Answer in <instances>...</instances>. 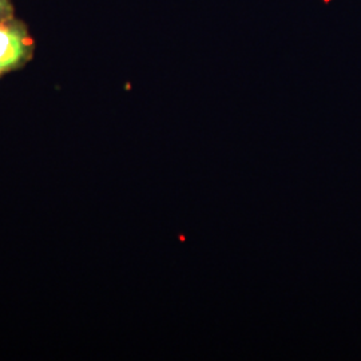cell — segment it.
<instances>
[{
  "instance_id": "cell-1",
  "label": "cell",
  "mask_w": 361,
  "mask_h": 361,
  "mask_svg": "<svg viewBox=\"0 0 361 361\" xmlns=\"http://www.w3.org/2000/svg\"><path fill=\"white\" fill-rule=\"evenodd\" d=\"M34 55V40L26 25L15 18L0 20V77L22 68Z\"/></svg>"
},
{
  "instance_id": "cell-2",
  "label": "cell",
  "mask_w": 361,
  "mask_h": 361,
  "mask_svg": "<svg viewBox=\"0 0 361 361\" xmlns=\"http://www.w3.org/2000/svg\"><path fill=\"white\" fill-rule=\"evenodd\" d=\"M13 18V0H0V20Z\"/></svg>"
}]
</instances>
